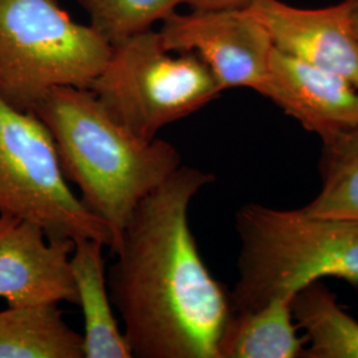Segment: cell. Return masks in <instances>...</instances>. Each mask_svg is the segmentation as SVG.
<instances>
[{"label":"cell","instance_id":"11","mask_svg":"<svg viewBox=\"0 0 358 358\" xmlns=\"http://www.w3.org/2000/svg\"><path fill=\"white\" fill-rule=\"evenodd\" d=\"M103 247L96 239H77L69 260L77 306L84 313V357L131 358V349L112 307Z\"/></svg>","mask_w":358,"mask_h":358},{"label":"cell","instance_id":"12","mask_svg":"<svg viewBox=\"0 0 358 358\" xmlns=\"http://www.w3.org/2000/svg\"><path fill=\"white\" fill-rule=\"evenodd\" d=\"M59 304H17L0 310V358H85L84 338Z\"/></svg>","mask_w":358,"mask_h":358},{"label":"cell","instance_id":"9","mask_svg":"<svg viewBox=\"0 0 358 358\" xmlns=\"http://www.w3.org/2000/svg\"><path fill=\"white\" fill-rule=\"evenodd\" d=\"M73 242L52 239L34 223L0 214V299L8 306L71 303Z\"/></svg>","mask_w":358,"mask_h":358},{"label":"cell","instance_id":"4","mask_svg":"<svg viewBox=\"0 0 358 358\" xmlns=\"http://www.w3.org/2000/svg\"><path fill=\"white\" fill-rule=\"evenodd\" d=\"M112 44L57 0H0V96L31 110L53 88H88Z\"/></svg>","mask_w":358,"mask_h":358},{"label":"cell","instance_id":"8","mask_svg":"<svg viewBox=\"0 0 358 358\" xmlns=\"http://www.w3.org/2000/svg\"><path fill=\"white\" fill-rule=\"evenodd\" d=\"M248 8L266 27L275 50L358 87V38L350 0L319 8L256 0Z\"/></svg>","mask_w":358,"mask_h":358},{"label":"cell","instance_id":"18","mask_svg":"<svg viewBox=\"0 0 358 358\" xmlns=\"http://www.w3.org/2000/svg\"><path fill=\"white\" fill-rule=\"evenodd\" d=\"M350 1H352V20H353L355 32L358 38V0H350Z\"/></svg>","mask_w":358,"mask_h":358},{"label":"cell","instance_id":"7","mask_svg":"<svg viewBox=\"0 0 358 358\" xmlns=\"http://www.w3.org/2000/svg\"><path fill=\"white\" fill-rule=\"evenodd\" d=\"M158 32L167 51L198 55L223 90H266L273 44L250 8L174 13Z\"/></svg>","mask_w":358,"mask_h":358},{"label":"cell","instance_id":"6","mask_svg":"<svg viewBox=\"0 0 358 358\" xmlns=\"http://www.w3.org/2000/svg\"><path fill=\"white\" fill-rule=\"evenodd\" d=\"M0 214L36 224L52 239H96L112 234L75 194L51 131L31 110L0 96Z\"/></svg>","mask_w":358,"mask_h":358},{"label":"cell","instance_id":"14","mask_svg":"<svg viewBox=\"0 0 358 358\" xmlns=\"http://www.w3.org/2000/svg\"><path fill=\"white\" fill-rule=\"evenodd\" d=\"M292 316L307 333L306 358H358V321L337 304L321 282H310L294 294Z\"/></svg>","mask_w":358,"mask_h":358},{"label":"cell","instance_id":"15","mask_svg":"<svg viewBox=\"0 0 358 358\" xmlns=\"http://www.w3.org/2000/svg\"><path fill=\"white\" fill-rule=\"evenodd\" d=\"M320 192L300 210L313 217L358 220V128L322 142Z\"/></svg>","mask_w":358,"mask_h":358},{"label":"cell","instance_id":"3","mask_svg":"<svg viewBox=\"0 0 358 358\" xmlns=\"http://www.w3.org/2000/svg\"><path fill=\"white\" fill-rule=\"evenodd\" d=\"M236 231L239 276L230 294L231 313L278 297L292 300L301 288L324 278L358 285L356 219L247 203L236 214Z\"/></svg>","mask_w":358,"mask_h":358},{"label":"cell","instance_id":"1","mask_svg":"<svg viewBox=\"0 0 358 358\" xmlns=\"http://www.w3.org/2000/svg\"><path fill=\"white\" fill-rule=\"evenodd\" d=\"M214 176L177 169L150 192L112 248V301L133 357L219 358L230 294L199 254L189 222L192 199Z\"/></svg>","mask_w":358,"mask_h":358},{"label":"cell","instance_id":"17","mask_svg":"<svg viewBox=\"0 0 358 358\" xmlns=\"http://www.w3.org/2000/svg\"><path fill=\"white\" fill-rule=\"evenodd\" d=\"M256 0H187L192 10H241L248 8Z\"/></svg>","mask_w":358,"mask_h":358},{"label":"cell","instance_id":"10","mask_svg":"<svg viewBox=\"0 0 358 358\" xmlns=\"http://www.w3.org/2000/svg\"><path fill=\"white\" fill-rule=\"evenodd\" d=\"M321 141L358 128V87L275 50L262 94Z\"/></svg>","mask_w":358,"mask_h":358},{"label":"cell","instance_id":"13","mask_svg":"<svg viewBox=\"0 0 358 358\" xmlns=\"http://www.w3.org/2000/svg\"><path fill=\"white\" fill-rule=\"evenodd\" d=\"M289 299L278 297L262 307L231 313L219 344V358L303 357Z\"/></svg>","mask_w":358,"mask_h":358},{"label":"cell","instance_id":"5","mask_svg":"<svg viewBox=\"0 0 358 358\" xmlns=\"http://www.w3.org/2000/svg\"><path fill=\"white\" fill-rule=\"evenodd\" d=\"M88 90L115 121L148 141L223 92L198 55L167 51L153 29L112 44L106 64Z\"/></svg>","mask_w":358,"mask_h":358},{"label":"cell","instance_id":"16","mask_svg":"<svg viewBox=\"0 0 358 358\" xmlns=\"http://www.w3.org/2000/svg\"><path fill=\"white\" fill-rule=\"evenodd\" d=\"M88 13L90 26L110 44L152 29L187 0H77Z\"/></svg>","mask_w":358,"mask_h":358},{"label":"cell","instance_id":"2","mask_svg":"<svg viewBox=\"0 0 358 358\" xmlns=\"http://www.w3.org/2000/svg\"><path fill=\"white\" fill-rule=\"evenodd\" d=\"M32 112L51 131L83 203L109 227L110 250L142 201L182 166L174 145L133 134L88 88H53Z\"/></svg>","mask_w":358,"mask_h":358}]
</instances>
